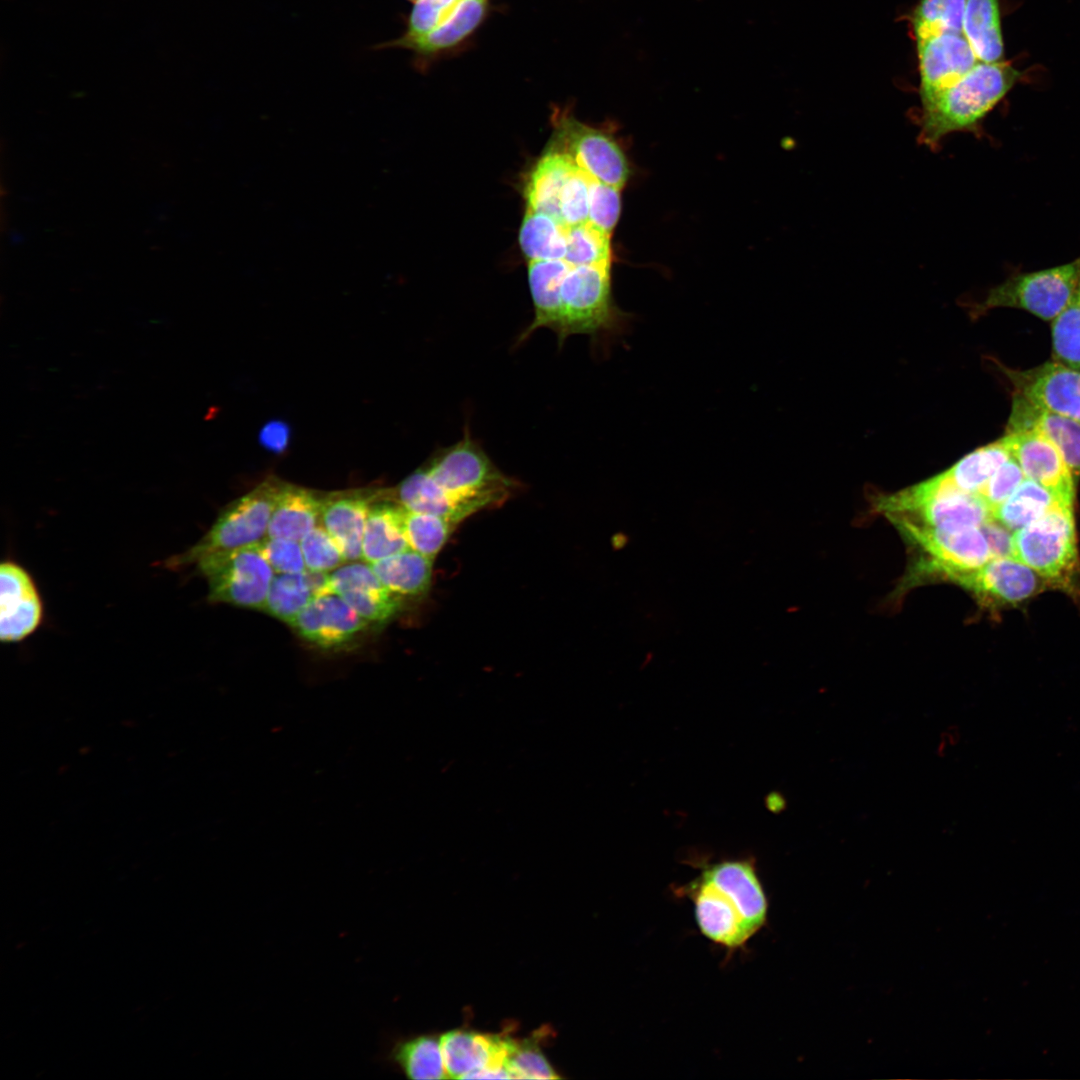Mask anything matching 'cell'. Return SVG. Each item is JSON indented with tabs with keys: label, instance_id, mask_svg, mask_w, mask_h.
I'll return each mask as SVG.
<instances>
[{
	"label": "cell",
	"instance_id": "1",
	"mask_svg": "<svg viewBox=\"0 0 1080 1080\" xmlns=\"http://www.w3.org/2000/svg\"><path fill=\"white\" fill-rule=\"evenodd\" d=\"M513 489L514 481L466 436L404 479L394 499L409 511L442 516L457 525L502 503Z\"/></svg>",
	"mask_w": 1080,
	"mask_h": 1080
},
{
	"label": "cell",
	"instance_id": "2",
	"mask_svg": "<svg viewBox=\"0 0 1080 1080\" xmlns=\"http://www.w3.org/2000/svg\"><path fill=\"white\" fill-rule=\"evenodd\" d=\"M677 894L692 902L701 934L730 953L767 925L769 901L750 860L707 865Z\"/></svg>",
	"mask_w": 1080,
	"mask_h": 1080
},
{
	"label": "cell",
	"instance_id": "3",
	"mask_svg": "<svg viewBox=\"0 0 1080 1080\" xmlns=\"http://www.w3.org/2000/svg\"><path fill=\"white\" fill-rule=\"evenodd\" d=\"M1022 73L1002 61H979L967 74L922 105L919 142L936 148L956 132H975Z\"/></svg>",
	"mask_w": 1080,
	"mask_h": 1080
},
{
	"label": "cell",
	"instance_id": "4",
	"mask_svg": "<svg viewBox=\"0 0 1080 1080\" xmlns=\"http://www.w3.org/2000/svg\"><path fill=\"white\" fill-rule=\"evenodd\" d=\"M284 483L263 481L227 505L205 535L185 552L171 557L166 567L186 568L200 560L261 542L267 537L273 510Z\"/></svg>",
	"mask_w": 1080,
	"mask_h": 1080
},
{
	"label": "cell",
	"instance_id": "5",
	"mask_svg": "<svg viewBox=\"0 0 1080 1080\" xmlns=\"http://www.w3.org/2000/svg\"><path fill=\"white\" fill-rule=\"evenodd\" d=\"M876 507L891 521L906 519L932 527H981L992 518L979 495L959 490L944 472L893 495L879 497Z\"/></svg>",
	"mask_w": 1080,
	"mask_h": 1080
},
{
	"label": "cell",
	"instance_id": "6",
	"mask_svg": "<svg viewBox=\"0 0 1080 1080\" xmlns=\"http://www.w3.org/2000/svg\"><path fill=\"white\" fill-rule=\"evenodd\" d=\"M1072 506L1059 505L1016 530L1011 557L1053 584L1070 586L1079 572Z\"/></svg>",
	"mask_w": 1080,
	"mask_h": 1080
},
{
	"label": "cell",
	"instance_id": "7",
	"mask_svg": "<svg viewBox=\"0 0 1080 1080\" xmlns=\"http://www.w3.org/2000/svg\"><path fill=\"white\" fill-rule=\"evenodd\" d=\"M611 265L570 266L560 287V317L555 332L596 336L623 327L624 314L611 294Z\"/></svg>",
	"mask_w": 1080,
	"mask_h": 1080
},
{
	"label": "cell",
	"instance_id": "8",
	"mask_svg": "<svg viewBox=\"0 0 1080 1080\" xmlns=\"http://www.w3.org/2000/svg\"><path fill=\"white\" fill-rule=\"evenodd\" d=\"M892 522L925 553L915 567L916 576H941L958 583L993 558L980 527H932L906 519Z\"/></svg>",
	"mask_w": 1080,
	"mask_h": 1080
},
{
	"label": "cell",
	"instance_id": "9",
	"mask_svg": "<svg viewBox=\"0 0 1080 1080\" xmlns=\"http://www.w3.org/2000/svg\"><path fill=\"white\" fill-rule=\"evenodd\" d=\"M1079 274V257L1059 266L1014 274L991 288L972 313L978 316L995 308H1017L1052 321L1069 302Z\"/></svg>",
	"mask_w": 1080,
	"mask_h": 1080
},
{
	"label": "cell",
	"instance_id": "10",
	"mask_svg": "<svg viewBox=\"0 0 1080 1080\" xmlns=\"http://www.w3.org/2000/svg\"><path fill=\"white\" fill-rule=\"evenodd\" d=\"M195 568L208 581L209 601L264 609L274 570L260 542L206 557Z\"/></svg>",
	"mask_w": 1080,
	"mask_h": 1080
},
{
	"label": "cell",
	"instance_id": "11",
	"mask_svg": "<svg viewBox=\"0 0 1080 1080\" xmlns=\"http://www.w3.org/2000/svg\"><path fill=\"white\" fill-rule=\"evenodd\" d=\"M555 141L551 148L568 154L587 175L602 183L622 189L630 177L626 155L608 133L576 120L567 111L558 110Z\"/></svg>",
	"mask_w": 1080,
	"mask_h": 1080
},
{
	"label": "cell",
	"instance_id": "12",
	"mask_svg": "<svg viewBox=\"0 0 1080 1080\" xmlns=\"http://www.w3.org/2000/svg\"><path fill=\"white\" fill-rule=\"evenodd\" d=\"M997 366L1010 381L1014 393L1036 405L1080 422V370L1058 361L1029 369Z\"/></svg>",
	"mask_w": 1080,
	"mask_h": 1080
},
{
	"label": "cell",
	"instance_id": "13",
	"mask_svg": "<svg viewBox=\"0 0 1080 1080\" xmlns=\"http://www.w3.org/2000/svg\"><path fill=\"white\" fill-rule=\"evenodd\" d=\"M369 624L339 595L329 592L313 597L289 625L306 642L336 651L351 645Z\"/></svg>",
	"mask_w": 1080,
	"mask_h": 1080
},
{
	"label": "cell",
	"instance_id": "14",
	"mask_svg": "<svg viewBox=\"0 0 1080 1080\" xmlns=\"http://www.w3.org/2000/svg\"><path fill=\"white\" fill-rule=\"evenodd\" d=\"M440 1043L449 1078H511L506 1068L511 1039L455 1030L442 1035Z\"/></svg>",
	"mask_w": 1080,
	"mask_h": 1080
},
{
	"label": "cell",
	"instance_id": "15",
	"mask_svg": "<svg viewBox=\"0 0 1080 1080\" xmlns=\"http://www.w3.org/2000/svg\"><path fill=\"white\" fill-rule=\"evenodd\" d=\"M921 104H926L967 74L978 62L964 34L946 33L917 40Z\"/></svg>",
	"mask_w": 1080,
	"mask_h": 1080
},
{
	"label": "cell",
	"instance_id": "16",
	"mask_svg": "<svg viewBox=\"0 0 1080 1080\" xmlns=\"http://www.w3.org/2000/svg\"><path fill=\"white\" fill-rule=\"evenodd\" d=\"M1000 441L1019 464L1025 478L1033 480L1062 501L1072 504L1074 477L1058 449L1039 433L1006 432Z\"/></svg>",
	"mask_w": 1080,
	"mask_h": 1080
},
{
	"label": "cell",
	"instance_id": "17",
	"mask_svg": "<svg viewBox=\"0 0 1080 1080\" xmlns=\"http://www.w3.org/2000/svg\"><path fill=\"white\" fill-rule=\"evenodd\" d=\"M487 0H459L448 18L425 35L405 42H386L379 48L413 51L415 64L424 70L436 60L463 49L488 16Z\"/></svg>",
	"mask_w": 1080,
	"mask_h": 1080
},
{
	"label": "cell",
	"instance_id": "18",
	"mask_svg": "<svg viewBox=\"0 0 1080 1080\" xmlns=\"http://www.w3.org/2000/svg\"><path fill=\"white\" fill-rule=\"evenodd\" d=\"M43 606L30 574L13 561L0 566V639L19 642L40 625Z\"/></svg>",
	"mask_w": 1080,
	"mask_h": 1080
},
{
	"label": "cell",
	"instance_id": "19",
	"mask_svg": "<svg viewBox=\"0 0 1080 1080\" xmlns=\"http://www.w3.org/2000/svg\"><path fill=\"white\" fill-rule=\"evenodd\" d=\"M330 591L370 623L384 624L396 616L405 601L388 590L370 565L350 563L329 574Z\"/></svg>",
	"mask_w": 1080,
	"mask_h": 1080
},
{
	"label": "cell",
	"instance_id": "20",
	"mask_svg": "<svg viewBox=\"0 0 1080 1080\" xmlns=\"http://www.w3.org/2000/svg\"><path fill=\"white\" fill-rule=\"evenodd\" d=\"M958 584L990 605L1021 602L1042 586L1036 571L1012 557L992 558L977 571L964 576Z\"/></svg>",
	"mask_w": 1080,
	"mask_h": 1080
},
{
	"label": "cell",
	"instance_id": "21",
	"mask_svg": "<svg viewBox=\"0 0 1080 1080\" xmlns=\"http://www.w3.org/2000/svg\"><path fill=\"white\" fill-rule=\"evenodd\" d=\"M1036 432L1060 452L1074 480L1080 477V422L1044 409L1014 393L1006 432Z\"/></svg>",
	"mask_w": 1080,
	"mask_h": 1080
},
{
	"label": "cell",
	"instance_id": "22",
	"mask_svg": "<svg viewBox=\"0 0 1080 1080\" xmlns=\"http://www.w3.org/2000/svg\"><path fill=\"white\" fill-rule=\"evenodd\" d=\"M377 495L352 491L323 498L320 522L338 545L345 561L362 558L367 514Z\"/></svg>",
	"mask_w": 1080,
	"mask_h": 1080
},
{
	"label": "cell",
	"instance_id": "23",
	"mask_svg": "<svg viewBox=\"0 0 1080 1080\" xmlns=\"http://www.w3.org/2000/svg\"><path fill=\"white\" fill-rule=\"evenodd\" d=\"M404 508L392 499L375 500L370 505L362 546V559L373 563L409 549Z\"/></svg>",
	"mask_w": 1080,
	"mask_h": 1080
},
{
	"label": "cell",
	"instance_id": "24",
	"mask_svg": "<svg viewBox=\"0 0 1080 1080\" xmlns=\"http://www.w3.org/2000/svg\"><path fill=\"white\" fill-rule=\"evenodd\" d=\"M576 166L568 154L550 147L536 163L525 185L527 208L545 213L562 224L559 197Z\"/></svg>",
	"mask_w": 1080,
	"mask_h": 1080
},
{
	"label": "cell",
	"instance_id": "25",
	"mask_svg": "<svg viewBox=\"0 0 1080 1080\" xmlns=\"http://www.w3.org/2000/svg\"><path fill=\"white\" fill-rule=\"evenodd\" d=\"M322 502L323 498L311 490L284 484L270 518L267 537L301 541L317 526Z\"/></svg>",
	"mask_w": 1080,
	"mask_h": 1080
},
{
	"label": "cell",
	"instance_id": "26",
	"mask_svg": "<svg viewBox=\"0 0 1080 1080\" xmlns=\"http://www.w3.org/2000/svg\"><path fill=\"white\" fill-rule=\"evenodd\" d=\"M433 560L407 549L370 563L382 584L401 599L424 597L432 582Z\"/></svg>",
	"mask_w": 1080,
	"mask_h": 1080
},
{
	"label": "cell",
	"instance_id": "27",
	"mask_svg": "<svg viewBox=\"0 0 1080 1080\" xmlns=\"http://www.w3.org/2000/svg\"><path fill=\"white\" fill-rule=\"evenodd\" d=\"M570 266L564 259L529 261L528 282L534 318L524 337L538 328L556 330L560 317V287Z\"/></svg>",
	"mask_w": 1080,
	"mask_h": 1080
},
{
	"label": "cell",
	"instance_id": "28",
	"mask_svg": "<svg viewBox=\"0 0 1080 1080\" xmlns=\"http://www.w3.org/2000/svg\"><path fill=\"white\" fill-rule=\"evenodd\" d=\"M963 34L979 61H1002L1004 44L998 0H966Z\"/></svg>",
	"mask_w": 1080,
	"mask_h": 1080
},
{
	"label": "cell",
	"instance_id": "29",
	"mask_svg": "<svg viewBox=\"0 0 1080 1080\" xmlns=\"http://www.w3.org/2000/svg\"><path fill=\"white\" fill-rule=\"evenodd\" d=\"M1059 505H1070L1037 482L1025 478L992 512L994 520L1010 530L1021 529Z\"/></svg>",
	"mask_w": 1080,
	"mask_h": 1080
},
{
	"label": "cell",
	"instance_id": "30",
	"mask_svg": "<svg viewBox=\"0 0 1080 1080\" xmlns=\"http://www.w3.org/2000/svg\"><path fill=\"white\" fill-rule=\"evenodd\" d=\"M387 1058L411 1079L448 1078L440 1039L432 1036L398 1040L389 1049Z\"/></svg>",
	"mask_w": 1080,
	"mask_h": 1080
},
{
	"label": "cell",
	"instance_id": "31",
	"mask_svg": "<svg viewBox=\"0 0 1080 1080\" xmlns=\"http://www.w3.org/2000/svg\"><path fill=\"white\" fill-rule=\"evenodd\" d=\"M565 228L549 215L527 208L519 230L521 251L529 261L564 259Z\"/></svg>",
	"mask_w": 1080,
	"mask_h": 1080
},
{
	"label": "cell",
	"instance_id": "32",
	"mask_svg": "<svg viewBox=\"0 0 1080 1080\" xmlns=\"http://www.w3.org/2000/svg\"><path fill=\"white\" fill-rule=\"evenodd\" d=\"M1010 457L999 439L972 451L944 473L959 490L978 495L995 471Z\"/></svg>",
	"mask_w": 1080,
	"mask_h": 1080
},
{
	"label": "cell",
	"instance_id": "33",
	"mask_svg": "<svg viewBox=\"0 0 1080 1080\" xmlns=\"http://www.w3.org/2000/svg\"><path fill=\"white\" fill-rule=\"evenodd\" d=\"M305 571L274 576L263 611L290 624L314 597Z\"/></svg>",
	"mask_w": 1080,
	"mask_h": 1080
},
{
	"label": "cell",
	"instance_id": "34",
	"mask_svg": "<svg viewBox=\"0 0 1080 1080\" xmlns=\"http://www.w3.org/2000/svg\"><path fill=\"white\" fill-rule=\"evenodd\" d=\"M966 0H920L912 15L917 40L940 34H963Z\"/></svg>",
	"mask_w": 1080,
	"mask_h": 1080
},
{
	"label": "cell",
	"instance_id": "35",
	"mask_svg": "<svg viewBox=\"0 0 1080 1080\" xmlns=\"http://www.w3.org/2000/svg\"><path fill=\"white\" fill-rule=\"evenodd\" d=\"M1051 322L1054 360L1080 370V274L1069 302Z\"/></svg>",
	"mask_w": 1080,
	"mask_h": 1080
},
{
	"label": "cell",
	"instance_id": "36",
	"mask_svg": "<svg viewBox=\"0 0 1080 1080\" xmlns=\"http://www.w3.org/2000/svg\"><path fill=\"white\" fill-rule=\"evenodd\" d=\"M403 521L409 548L433 561L456 527L442 516L405 508Z\"/></svg>",
	"mask_w": 1080,
	"mask_h": 1080
},
{
	"label": "cell",
	"instance_id": "37",
	"mask_svg": "<svg viewBox=\"0 0 1080 1080\" xmlns=\"http://www.w3.org/2000/svg\"><path fill=\"white\" fill-rule=\"evenodd\" d=\"M565 236L564 260L570 265H611V235L589 221L566 227Z\"/></svg>",
	"mask_w": 1080,
	"mask_h": 1080
},
{
	"label": "cell",
	"instance_id": "38",
	"mask_svg": "<svg viewBox=\"0 0 1080 1080\" xmlns=\"http://www.w3.org/2000/svg\"><path fill=\"white\" fill-rule=\"evenodd\" d=\"M506 1068L511 1078L518 1079H557L558 1075L549 1065L537 1045V1040L517 1042L511 1040L506 1059Z\"/></svg>",
	"mask_w": 1080,
	"mask_h": 1080
},
{
	"label": "cell",
	"instance_id": "39",
	"mask_svg": "<svg viewBox=\"0 0 1080 1080\" xmlns=\"http://www.w3.org/2000/svg\"><path fill=\"white\" fill-rule=\"evenodd\" d=\"M562 225L574 226L588 221L589 175L578 166L570 173L559 197Z\"/></svg>",
	"mask_w": 1080,
	"mask_h": 1080
},
{
	"label": "cell",
	"instance_id": "40",
	"mask_svg": "<svg viewBox=\"0 0 1080 1080\" xmlns=\"http://www.w3.org/2000/svg\"><path fill=\"white\" fill-rule=\"evenodd\" d=\"M300 544L307 570L327 572L345 561L335 540L322 525L313 528Z\"/></svg>",
	"mask_w": 1080,
	"mask_h": 1080
},
{
	"label": "cell",
	"instance_id": "41",
	"mask_svg": "<svg viewBox=\"0 0 1080 1080\" xmlns=\"http://www.w3.org/2000/svg\"><path fill=\"white\" fill-rule=\"evenodd\" d=\"M620 191L589 176L588 221L609 235L620 216Z\"/></svg>",
	"mask_w": 1080,
	"mask_h": 1080
},
{
	"label": "cell",
	"instance_id": "42",
	"mask_svg": "<svg viewBox=\"0 0 1080 1080\" xmlns=\"http://www.w3.org/2000/svg\"><path fill=\"white\" fill-rule=\"evenodd\" d=\"M260 546L265 558L277 574L299 573L306 570L300 541L266 537L260 542Z\"/></svg>",
	"mask_w": 1080,
	"mask_h": 1080
},
{
	"label": "cell",
	"instance_id": "43",
	"mask_svg": "<svg viewBox=\"0 0 1080 1080\" xmlns=\"http://www.w3.org/2000/svg\"><path fill=\"white\" fill-rule=\"evenodd\" d=\"M1025 475L1019 464L1010 457L991 476L979 496L992 512L1023 482Z\"/></svg>",
	"mask_w": 1080,
	"mask_h": 1080
},
{
	"label": "cell",
	"instance_id": "44",
	"mask_svg": "<svg viewBox=\"0 0 1080 1080\" xmlns=\"http://www.w3.org/2000/svg\"><path fill=\"white\" fill-rule=\"evenodd\" d=\"M452 11L436 0H417L408 17L405 33L391 42H405L425 35L444 22Z\"/></svg>",
	"mask_w": 1080,
	"mask_h": 1080
},
{
	"label": "cell",
	"instance_id": "45",
	"mask_svg": "<svg viewBox=\"0 0 1080 1080\" xmlns=\"http://www.w3.org/2000/svg\"><path fill=\"white\" fill-rule=\"evenodd\" d=\"M980 528L987 539L993 558L1011 556L1012 535L1005 526L991 518Z\"/></svg>",
	"mask_w": 1080,
	"mask_h": 1080
},
{
	"label": "cell",
	"instance_id": "46",
	"mask_svg": "<svg viewBox=\"0 0 1080 1080\" xmlns=\"http://www.w3.org/2000/svg\"><path fill=\"white\" fill-rule=\"evenodd\" d=\"M290 429L288 424L282 421H270L260 430L259 442L265 449L273 453H282L288 447Z\"/></svg>",
	"mask_w": 1080,
	"mask_h": 1080
},
{
	"label": "cell",
	"instance_id": "47",
	"mask_svg": "<svg viewBox=\"0 0 1080 1080\" xmlns=\"http://www.w3.org/2000/svg\"><path fill=\"white\" fill-rule=\"evenodd\" d=\"M446 9L452 11L459 0H436Z\"/></svg>",
	"mask_w": 1080,
	"mask_h": 1080
},
{
	"label": "cell",
	"instance_id": "48",
	"mask_svg": "<svg viewBox=\"0 0 1080 1080\" xmlns=\"http://www.w3.org/2000/svg\"><path fill=\"white\" fill-rule=\"evenodd\" d=\"M409 1H414V2H416L417 0H409Z\"/></svg>",
	"mask_w": 1080,
	"mask_h": 1080
}]
</instances>
